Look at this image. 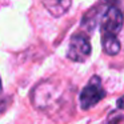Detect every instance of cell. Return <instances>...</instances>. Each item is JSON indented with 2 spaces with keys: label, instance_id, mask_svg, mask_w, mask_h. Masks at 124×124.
Listing matches in <instances>:
<instances>
[{
  "label": "cell",
  "instance_id": "cell-2",
  "mask_svg": "<svg viewBox=\"0 0 124 124\" xmlns=\"http://www.w3.org/2000/svg\"><path fill=\"white\" fill-rule=\"evenodd\" d=\"M105 91L101 85V80L99 76H93L88 81L84 89L80 93V105L83 109H89L91 107L96 105L104 97Z\"/></svg>",
  "mask_w": 124,
  "mask_h": 124
},
{
  "label": "cell",
  "instance_id": "cell-3",
  "mask_svg": "<svg viewBox=\"0 0 124 124\" xmlns=\"http://www.w3.org/2000/svg\"><path fill=\"white\" fill-rule=\"evenodd\" d=\"M89 54H91V44H89L87 35H84V33L73 35L70 40V46H68V59H71L72 62L81 63L88 59Z\"/></svg>",
  "mask_w": 124,
  "mask_h": 124
},
{
  "label": "cell",
  "instance_id": "cell-8",
  "mask_svg": "<svg viewBox=\"0 0 124 124\" xmlns=\"http://www.w3.org/2000/svg\"><path fill=\"white\" fill-rule=\"evenodd\" d=\"M0 91H1V80H0Z\"/></svg>",
  "mask_w": 124,
  "mask_h": 124
},
{
  "label": "cell",
  "instance_id": "cell-6",
  "mask_svg": "<svg viewBox=\"0 0 124 124\" xmlns=\"http://www.w3.org/2000/svg\"><path fill=\"white\" fill-rule=\"evenodd\" d=\"M117 107L120 108V109H124V96L117 100Z\"/></svg>",
  "mask_w": 124,
  "mask_h": 124
},
{
  "label": "cell",
  "instance_id": "cell-5",
  "mask_svg": "<svg viewBox=\"0 0 124 124\" xmlns=\"http://www.w3.org/2000/svg\"><path fill=\"white\" fill-rule=\"evenodd\" d=\"M101 46L107 55H116L120 51V43H119L117 35L111 33H103L101 36Z\"/></svg>",
  "mask_w": 124,
  "mask_h": 124
},
{
  "label": "cell",
  "instance_id": "cell-1",
  "mask_svg": "<svg viewBox=\"0 0 124 124\" xmlns=\"http://www.w3.org/2000/svg\"><path fill=\"white\" fill-rule=\"evenodd\" d=\"M105 4V9L101 14V33L117 35L123 27V11L111 4Z\"/></svg>",
  "mask_w": 124,
  "mask_h": 124
},
{
  "label": "cell",
  "instance_id": "cell-7",
  "mask_svg": "<svg viewBox=\"0 0 124 124\" xmlns=\"http://www.w3.org/2000/svg\"><path fill=\"white\" fill-rule=\"evenodd\" d=\"M4 108H6V103H4V101H0V112H1Z\"/></svg>",
  "mask_w": 124,
  "mask_h": 124
},
{
  "label": "cell",
  "instance_id": "cell-4",
  "mask_svg": "<svg viewBox=\"0 0 124 124\" xmlns=\"http://www.w3.org/2000/svg\"><path fill=\"white\" fill-rule=\"evenodd\" d=\"M46 9L55 17H59L64 15L70 9L72 0H40Z\"/></svg>",
  "mask_w": 124,
  "mask_h": 124
}]
</instances>
